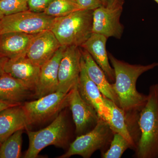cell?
<instances>
[{
  "label": "cell",
  "mask_w": 158,
  "mask_h": 158,
  "mask_svg": "<svg viewBox=\"0 0 158 158\" xmlns=\"http://www.w3.org/2000/svg\"><path fill=\"white\" fill-rule=\"evenodd\" d=\"M109 59L115 73L112 84L118 102V107L127 118L138 117L139 113L147 102L148 95L139 93L136 83L142 74L158 66L157 62L148 65H134L119 60L111 53Z\"/></svg>",
  "instance_id": "obj_1"
},
{
  "label": "cell",
  "mask_w": 158,
  "mask_h": 158,
  "mask_svg": "<svg viewBox=\"0 0 158 158\" xmlns=\"http://www.w3.org/2000/svg\"><path fill=\"white\" fill-rule=\"evenodd\" d=\"M138 125L136 157L158 158V85L151 86L147 102L139 113Z\"/></svg>",
  "instance_id": "obj_2"
},
{
  "label": "cell",
  "mask_w": 158,
  "mask_h": 158,
  "mask_svg": "<svg viewBox=\"0 0 158 158\" xmlns=\"http://www.w3.org/2000/svg\"><path fill=\"white\" fill-rule=\"evenodd\" d=\"M93 10H78L55 18L51 31L62 46L81 47L92 33Z\"/></svg>",
  "instance_id": "obj_3"
},
{
  "label": "cell",
  "mask_w": 158,
  "mask_h": 158,
  "mask_svg": "<svg viewBox=\"0 0 158 158\" xmlns=\"http://www.w3.org/2000/svg\"><path fill=\"white\" fill-rule=\"evenodd\" d=\"M29 148L25 158H36L44 148L50 145L65 148L68 145V126L65 113L62 111L51 124L36 131H27Z\"/></svg>",
  "instance_id": "obj_4"
},
{
  "label": "cell",
  "mask_w": 158,
  "mask_h": 158,
  "mask_svg": "<svg viewBox=\"0 0 158 158\" xmlns=\"http://www.w3.org/2000/svg\"><path fill=\"white\" fill-rule=\"evenodd\" d=\"M114 132L107 122L102 118L91 131L78 136L71 143L68 150L59 158H68L79 155L89 158L96 151L101 153L107 150L113 139Z\"/></svg>",
  "instance_id": "obj_5"
},
{
  "label": "cell",
  "mask_w": 158,
  "mask_h": 158,
  "mask_svg": "<svg viewBox=\"0 0 158 158\" xmlns=\"http://www.w3.org/2000/svg\"><path fill=\"white\" fill-rule=\"evenodd\" d=\"M22 105L29 126L56 118L69 106V93L56 91Z\"/></svg>",
  "instance_id": "obj_6"
},
{
  "label": "cell",
  "mask_w": 158,
  "mask_h": 158,
  "mask_svg": "<svg viewBox=\"0 0 158 158\" xmlns=\"http://www.w3.org/2000/svg\"><path fill=\"white\" fill-rule=\"evenodd\" d=\"M55 18L45 13L28 11L5 15L0 19V34L21 32L34 34L51 30Z\"/></svg>",
  "instance_id": "obj_7"
},
{
  "label": "cell",
  "mask_w": 158,
  "mask_h": 158,
  "mask_svg": "<svg viewBox=\"0 0 158 158\" xmlns=\"http://www.w3.org/2000/svg\"><path fill=\"white\" fill-rule=\"evenodd\" d=\"M75 125L76 133L79 136L91 131L101 118L93 107L80 95L77 85L69 92V106Z\"/></svg>",
  "instance_id": "obj_8"
},
{
  "label": "cell",
  "mask_w": 158,
  "mask_h": 158,
  "mask_svg": "<svg viewBox=\"0 0 158 158\" xmlns=\"http://www.w3.org/2000/svg\"><path fill=\"white\" fill-rule=\"evenodd\" d=\"M81 56L80 47L71 46L65 48L59 64L57 91L67 94L77 85Z\"/></svg>",
  "instance_id": "obj_9"
},
{
  "label": "cell",
  "mask_w": 158,
  "mask_h": 158,
  "mask_svg": "<svg viewBox=\"0 0 158 158\" xmlns=\"http://www.w3.org/2000/svg\"><path fill=\"white\" fill-rule=\"evenodd\" d=\"M123 8L110 9L102 6L93 10L92 33L103 35L107 38L120 39L124 31L120 22Z\"/></svg>",
  "instance_id": "obj_10"
},
{
  "label": "cell",
  "mask_w": 158,
  "mask_h": 158,
  "mask_svg": "<svg viewBox=\"0 0 158 158\" xmlns=\"http://www.w3.org/2000/svg\"><path fill=\"white\" fill-rule=\"evenodd\" d=\"M61 46L50 30L34 34L28 47L26 56L39 66H42L52 58Z\"/></svg>",
  "instance_id": "obj_11"
},
{
  "label": "cell",
  "mask_w": 158,
  "mask_h": 158,
  "mask_svg": "<svg viewBox=\"0 0 158 158\" xmlns=\"http://www.w3.org/2000/svg\"><path fill=\"white\" fill-rule=\"evenodd\" d=\"M77 88L83 99L95 110L101 118L108 123L110 116V110L98 87L88 76L82 56Z\"/></svg>",
  "instance_id": "obj_12"
},
{
  "label": "cell",
  "mask_w": 158,
  "mask_h": 158,
  "mask_svg": "<svg viewBox=\"0 0 158 158\" xmlns=\"http://www.w3.org/2000/svg\"><path fill=\"white\" fill-rule=\"evenodd\" d=\"M67 47L61 46L55 55L40 68L34 96L38 98L58 90V74L60 61Z\"/></svg>",
  "instance_id": "obj_13"
},
{
  "label": "cell",
  "mask_w": 158,
  "mask_h": 158,
  "mask_svg": "<svg viewBox=\"0 0 158 158\" xmlns=\"http://www.w3.org/2000/svg\"><path fill=\"white\" fill-rule=\"evenodd\" d=\"M41 67L36 65L26 56L9 59L5 72L23 82L35 92Z\"/></svg>",
  "instance_id": "obj_14"
},
{
  "label": "cell",
  "mask_w": 158,
  "mask_h": 158,
  "mask_svg": "<svg viewBox=\"0 0 158 158\" xmlns=\"http://www.w3.org/2000/svg\"><path fill=\"white\" fill-rule=\"evenodd\" d=\"M107 40L106 37L101 34L92 33L81 47L90 54L97 64L103 71L110 82L114 83L115 73L109 62L110 59L106 47Z\"/></svg>",
  "instance_id": "obj_15"
},
{
  "label": "cell",
  "mask_w": 158,
  "mask_h": 158,
  "mask_svg": "<svg viewBox=\"0 0 158 158\" xmlns=\"http://www.w3.org/2000/svg\"><path fill=\"white\" fill-rule=\"evenodd\" d=\"M22 104L7 108L0 112L1 143L13 133L19 130L27 129L29 126Z\"/></svg>",
  "instance_id": "obj_16"
},
{
  "label": "cell",
  "mask_w": 158,
  "mask_h": 158,
  "mask_svg": "<svg viewBox=\"0 0 158 158\" xmlns=\"http://www.w3.org/2000/svg\"><path fill=\"white\" fill-rule=\"evenodd\" d=\"M86 73L90 80L97 86L103 96L114 102L118 106V98L105 73L97 64L90 54L80 47Z\"/></svg>",
  "instance_id": "obj_17"
},
{
  "label": "cell",
  "mask_w": 158,
  "mask_h": 158,
  "mask_svg": "<svg viewBox=\"0 0 158 158\" xmlns=\"http://www.w3.org/2000/svg\"><path fill=\"white\" fill-rule=\"evenodd\" d=\"M34 96V91L27 85L6 72L0 76V98L15 103H22Z\"/></svg>",
  "instance_id": "obj_18"
},
{
  "label": "cell",
  "mask_w": 158,
  "mask_h": 158,
  "mask_svg": "<svg viewBox=\"0 0 158 158\" xmlns=\"http://www.w3.org/2000/svg\"><path fill=\"white\" fill-rule=\"evenodd\" d=\"M34 34L17 32L0 34V54L9 59L26 56Z\"/></svg>",
  "instance_id": "obj_19"
},
{
  "label": "cell",
  "mask_w": 158,
  "mask_h": 158,
  "mask_svg": "<svg viewBox=\"0 0 158 158\" xmlns=\"http://www.w3.org/2000/svg\"><path fill=\"white\" fill-rule=\"evenodd\" d=\"M106 104L110 111V116L108 124L114 133L120 134L129 141L134 149L136 148V144L129 130L127 118L124 112L114 102L105 97Z\"/></svg>",
  "instance_id": "obj_20"
},
{
  "label": "cell",
  "mask_w": 158,
  "mask_h": 158,
  "mask_svg": "<svg viewBox=\"0 0 158 158\" xmlns=\"http://www.w3.org/2000/svg\"><path fill=\"white\" fill-rule=\"evenodd\" d=\"M23 130L18 131L3 141L0 147V158L21 157Z\"/></svg>",
  "instance_id": "obj_21"
},
{
  "label": "cell",
  "mask_w": 158,
  "mask_h": 158,
  "mask_svg": "<svg viewBox=\"0 0 158 158\" xmlns=\"http://www.w3.org/2000/svg\"><path fill=\"white\" fill-rule=\"evenodd\" d=\"M82 9L76 0H53L44 13L58 18L66 16Z\"/></svg>",
  "instance_id": "obj_22"
},
{
  "label": "cell",
  "mask_w": 158,
  "mask_h": 158,
  "mask_svg": "<svg viewBox=\"0 0 158 158\" xmlns=\"http://www.w3.org/2000/svg\"><path fill=\"white\" fill-rule=\"evenodd\" d=\"M134 148L132 144L124 137L115 133L110 147L105 152L101 153L102 158H120L128 148Z\"/></svg>",
  "instance_id": "obj_23"
},
{
  "label": "cell",
  "mask_w": 158,
  "mask_h": 158,
  "mask_svg": "<svg viewBox=\"0 0 158 158\" xmlns=\"http://www.w3.org/2000/svg\"><path fill=\"white\" fill-rule=\"evenodd\" d=\"M28 0H1L0 11L4 15L28 11Z\"/></svg>",
  "instance_id": "obj_24"
},
{
  "label": "cell",
  "mask_w": 158,
  "mask_h": 158,
  "mask_svg": "<svg viewBox=\"0 0 158 158\" xmlns=\"http://www.w3.org/2000/svg\"><path fill=\"white\" fill-rule=\"evenodd\" d=\"M53 0H28L29 10L37 13H42Z\"/></svg>",
  "instance_id": "obj_25"
},
{
  "label": "cell",
  "mask_w": 158,
  "mask_h": 158,
  "mask_svg": "<svg viewBox=\"0 0 158 158\" xmlns=\"http://www.w3.org/2000/svg\"><path fill=\"white\" fill-rule=\"evenodd\" d=\"M81 8L85 10H94L103 6L101 0H76Z\"/></svg>",
  "instance_id": "obj_26"
},
{
  "label": "cell",
  "mask_w": 158,
  "mask_h": 158,
  "mask_svg": "<svg viewBox=\"0 0 158 158\" xmlns=\"http://www.w3.org/2000/svg\"><path fill=\"white\" fill-rule=\"evenodd\" d=\"M103 6L110 9L123 8L124 0H101Z\"/></svg>",
  "instance_id": "obj_27"
},
{
  "label": "cell",
  "mask_w": 158,
  "mask_h": 158,
  "mask_svg": "<svg viewBox=\"0 0 158 158\" xmlns=\"http://www.w3.org/2000/svg\"><path fill=\"white\" fill-rule=\"evenodd\" d=\"M21 104H22V103H15L11 102L6 101L0 98V112L7 108Z\"/></svg>",
  "instance_id": "obj_28"
},
{
  "label": "cell",
  "mask_w": 158,
  "mask_h": 158,
  "mask_svg": "<svg viewBox=\"0 0 158 158\" xmlns=\"http://www.w3.org/2000/svg\"><path fill=\"white\" fill-rule=\"evenodd\" d=\"M8 59H9L0 54V76L5 73V65Z\"/></svg>",
  "instance_id": "obj_29"
},
{
  "label": "cell",
  "mask_w": 158,
  "mask_h": 158,
  "mask_svg": "<svg viewBox=\"0 0 158 158\" xmlns=\"http://www.w3.org/2000/svg\"><path fill=\"white\" fill-rule=\"evenodd\" d=\"M4 16H5V15H4L3 14L2 12L0 11V19H2Z\"/></svg>",
  "instance_id": "obj_30"
},
{
  "label": "cell",
  "mask_w": 158,
  "mask_h": 158,
  "mask_svg": "<svg viewBox=\"0 0 158 158\" xmlns=\"http://www.w3.org/2000/svg\"><path fill=\"white\" fill-rule=\"evenodd\" d=\"M154 1L158 4V0H154Z\"/></svg>",
  "instance_id": "obj_31"
},
{
  "label": "cell",
  "mask_w": 158,
  "mask_h": 158,
  "mask_svg": "<svg viewBox=\"0 0 158 158\" xmlns=\"http://www.w3.org/2000/svg\"><path fill=\"white\" fill-rule=\"evenodd\" d=\"M1 144H2V143L0 142V147H1Z\"/></svg>",
  "instance_id": "obj_32"
},
{
  "label": "cell",
  "mask_w": 158,
  "mask_h": 158,
  "mask_svg": "<svg viewBox=\"0 0 158 158\" xmlns=\"http://www.w3.org/2000/svg\"><path fill=\"white\" fill-rule=\"evenodd\" d=\"M0 1H1V0H0Z\"/></svg>",
  "instance_id": "obj_33"
}]
</instances>
